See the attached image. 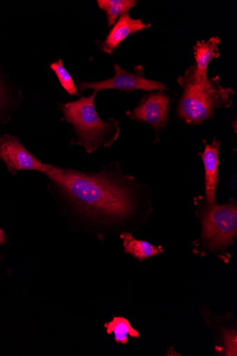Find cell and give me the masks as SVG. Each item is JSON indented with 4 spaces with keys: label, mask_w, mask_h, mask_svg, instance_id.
I'll return each instance as SVG.
<instances>
[{
    "label": "cell",
    "mask_w": 237,
    "mask_h": 356,
    "mask_svg": "<svg viewBox=\"0 0 237 356\" xmlns=\"http://www.w3.org/2000/svg\"><path fill=\"white\" fill-rule=\"evenodd\" d=\"M7 242L6 234L4 231L0 228V245H3Z\"/></svg>",
    "instance_id": "e0dca14e"
},
{
    "label": "cell",
    "mask_w": 237,
    "mask_h": 356,
    "mask_svg": "<svg viewBox=\"0 0 237 356\" xmlns=\"http://www.w3.org/2000/svg\"><path fill=\"white\" fill-rule=\"evenodd\" d=\"M108 334H114L115 340L117 343L126 344L128 341V335L132 338H139V332L134 330L129 321L121 316L115 317L113 321L105 325Z\"/></svg>",
    "instance_id": "4fadbf2b"
},
{
    "label": "cell",
    "mask_w": 237,
    "mask_h": 356,
    "mask_svg": "<svg viewBox=\"0 0 237 356\" xmlns=\"http://www.w3.org/2000/svg\"><path fill=\"white\" fill-rule=\"evenodd\" d=\"M120 237L123 241L125 253L130 254L140 261L163 252L161 246H155L147 241L135 239L131 233L123 232Z\"/></svg>",
    "instance_id": "8fae6325"
},
{
    "label": "cell",
    "mask_w": 237,
    "mask_h": 356,
    "mask_svg": "<svg viewBox=\"0 0 237 356\" xmlns=\"http://www.w3.org/2000/svg\"><path fill=\"white\" fill-rule=\"evenodd\" d=\"M97 3L100 10L107 15L108 26H114L119 16L128 13L137 6L138 1L135 0H97Z\"/></svg>",
    "instance_id": "7c38bea8"
},
{
    "label": "cell",
    "mask_w": 237,
    "mask_h": 356,
    "mask_svg": "<svg viewBox=\"0 0 237 356\" xmlns=\"http://www.w3.org/2000/svg\"><path fill=\"white\" fill-rule=\"evenodd\" d=\"M6 100V92L1 84H0V111L5 107Z\"/></svg>",
    "instance_id": "2e32d148"
},
{
    "label": "cell",
    "mask_w": 237,
    "mask_h": 356,
    "mask_svg": "<svg viewBox=\"0 0 237 356\" xmlns=\"http://www.w3.org/2000/svg\"><path fill=\"white\" fill-rule=\"evenodd\" d=\"M0 159L14 175L23 170L37 171L44 175L49 166L25 148L17 137L10 135L0 136Z\"/></svg>",
    "instance_id": "8992f818"
},
{
    "label": "cell",
    "mask_w": 237,
    "mask_h": 356,
    "mask_svg": "<svg viewBox=\"0 0 237 356\" xmlns=\"http://www.w3.org/2000/svg\"><path fill=\"white\" fill-rule=\"evenodd\" d=\"M50 68L55 72L61 86L67 93L70 95H79L73 78L63 66L62 59L51 63Z\"/></svg>",
    "instance_id": "5bb4252c"
},
{
    "label": "cell",
    "mask_w": 237,
    "mask_h": 356,
    "mask_svg": "<svg viewBox=\"0 0 237 356\" xmlns=\"http://www.w3.org/2000/svg\"><path fill=\"white\" fill-rule=\"evenodd\" d=\"M115 70V74L111 79L91 83L79 81L77 86L81 91L92 89L97 93L101 90L109 89H116L126 92L136 90L149 92L153 90L170 91L162 83L146 79L144 68L142 66L135 68L134 73H131L124 71L116 63Z\"/></svg>",
    "instance_id": "5b68a950"
},
{
    "label": "cell",
    "mask_w": 237,
    "mask_h": 356,
    "mask_svg": "<svg viewBox=\"0 0 237 356\" xmlns=\"http://www.w3.org/2000/svg\"><path fill=\"white\" fill-rule=\"evenodd\" d=\"M183 89L179 102L177 116L190 124H199L212 119L218 108H227L231 104L234 91L220 85L219 76L198 79L185 72L178 79Z\"/></svg>",
    "instance_id": "3957f363"
},
{
    "label": "cell",
    "mask_w": 237,
    "mask_h": 356,
    "mask_svg": "<svg viewBox=\"0 0 237 356\" xmlns=\"http://www.w3.org/2000/svg\"><path fill=\"white\" fill-rule=\"evenodd\" d=\"M220 39L213 37L208 41H197L193 47L195 61L187 72L196 78L208 77L207 70L211 62L220 57L218 45Z\"/></svg>",
    "instance_id": "30bf717a"
},
{
    "label": "cell",
    "mask_w": 237,
    "mask_h": 356,
    "mask_svg": "<svg viewBox=\"0 0 237 356\" xmlns=\"http://www.w3.org/2000/svg\"><path fill=\"white\" fill-rule=\"evenodd\" d=\"M171 103L170 97L165 93L152 92L145 95L139 106L126 115L131 120L149 124L159 132L166 127Z\"/></svg>",
    "instance_id": "52a82bcc"
},
{
    "label": "cell",
    "mask_w": 237,
    "mask_h": 356,
    "mask_svg": "<svg viewBox=\"0 0 237 356\" xmlns=\"http://www.w3.org/2000/svg\"><path fill=\"white\" fill-rule=\"evenodd\" d=\"M224 338L226 355H236V333L233 331L227 332Z\"/></svg>",
    "instance_id": "9a60e30c"
},
{
    "label": "cell",
    "mask_w": 237,
    "mask_h": 356,
    "mask_svg": "<svg viewBox=\"0 0 237 356\" xmlns=\"http://www.w3.org/2000/svg\"><path fill=\"white\" fill-rule=\"evenodd\" d=\"M151 27L141 19L131 18L129 13L122 15L110 31L106 40L101 43V49L106 54L112 55L120 44L131 35L138 33Z\"/></svg>",
    "instance_id": "9c48e42d"
},
{
    "label": "cell",
    "mask_w": 237,
    "mask_h": 356,
    "mask_svg": "<svg viewBox=\"0 0 237 356\" xmlns=\"http://www.w3.org/2000/svg\"><path fill=\"white\" fill-rule=\"evenodd\" d=\"M44 175L49 179L51 189L95 225H127L132 231H138L152 213L151 187L124 175L118 163L97 172L49 165Z\"/></svg>",
    "instance_id": "6da1fadb"
},
{
    "label": "cell",
    "mask_w": 237,
    "mask_h": 356,
    "mask_svg": "<svg viewBox=\"0 0 237 356\" xmlns=\"http://www.w3.org/2000/svg\"><path fill=\"white\" fill-rule=\"evenodd\" d=\"M205 145L204 152L198 153L202 159L205 169V201L209 204H217L216 193L220 181L219 177V154L221 141L215 138L213 143L209 145L203 140Z\"/></svg>",
    "instance_id": "ba28073f"
},
{
    "label": "cell",
    "mask_w": 237,
    "mask_h": 356,
    "mask_svg": "<svg viewBox=\"0 0 237 356\" xmlns=\"http://www.w3.org/2000/svg\"><path fill=\"white\" fill-rule=\"evenodd\" d=\"M97 95L94 92L88 97L74 102L63 104V120L72 124L74 135L71 145L83 146L88 154H92L99 147L111 148L120 136L119 121L111 118L108 122L101 120L95 106Z\"/></svg>",
    "instance_id": "7a4b0ae2"
},
{
    "label": "cell",
    "mask_w": 237,
    "mask_h": 356,
    "mask_svg": "<svg viewBox=\"0 0 237 356\" xmlns=\"http://www.w3.org/2000/svg\"><path fill=\"white\" fill-rule=\"evenodd\" d=\"M201 223V234L195 241L194 251L205 254L215 252L228 258V248L237 235V204L231 200L224 205L209 204L199 196L194 199Z\"/></svg>",
    "instance_id": "277c9868"
}]
</instances>
